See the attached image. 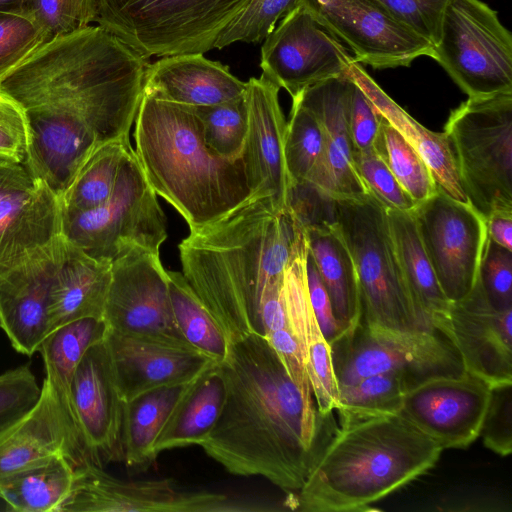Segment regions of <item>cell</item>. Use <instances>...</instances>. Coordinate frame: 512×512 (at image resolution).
Masks as SVG:
<instances>
[{"label":"cell","instance_id":"1","mask_svg":"<svg viewBox=\"0 0 512 512\" xmlns=\"http://www.w3.org/2000/svg\"><path fill=\"white\" fill-rule=\"evenodd\" d=\"M219 366L225 400L200 447L232 475L263 477L289 494L297 492L321 433L314 398L296 386L261 333L229 342Z\"/></svg>","mask_w":512,"mask_h":512},{"label":"cell","instance_id":"2","mask_svg":"<svg viewBox=\"0 0 512 512\" xmlns=\"http://www.w3.org/2000/svg\"><path fill=\"white\" fill-rule=\"evenodd\" d=\"M303 233L290 209L277 208L271 197H250L180 242L181 273L228 343L262 334V304L283 284Z\"/></svg>","mask_w":512,"mask_h":512},{"label":"cell","instance_id":"3","mask_svg":"<svg viewBox=\"0 0 512 512\" xmlns=\"http://www.w3.org/2000/svg\"><path fill=\"white\" fill-rule=\"evenodd\" d=\"M149 63L100 26L53 38L0 80L23 109L45 105L85 118L102 143L129 137Z\"/></svg>","mask_w":512,"mask_h":512},{"label":"cell","instance_id":"4","mask_svg":"<svg viewBox=\"0 0 512 512\" xmlns=\"http://www.w3.org/2000/svg\"><path fill=\"white\" fill-rule=\"evenodd\" d=\"M340 425L317 442L293 509L359 512L412 482L439 460L442 448L399 412H340Z\"/></svg>","mask_w":512,"mask_h":512},{"label":"cell","instance_id":"5","mask_svg":"<svg viewBox=\"0 0 512 512\" xmlns=\"http://www.w3.org/2000/svg\"><path fill=\"white\" fill-rule=\"evenodd\" d=\"M134 123V152L149 185L189 229L250 198L241 157H221L206 144L193 107L143 94Z\"/></svg>","mask_w":512,"mask_h":512},{"label":"cell","instance_id":"6","mask_svg":"<svg viewBox=\"0 0 512 512\" xmlns=\"http://www.w3.org/2000/svg\"><path fill=\"white\" fill-rule=\"evenodd\" d=\"M330 219L353 261L361 322L392 332L432 331L417 311L395 251L386 208L370 193L329 201Z\"/></svg>","mask_w":512,"mask_h":512},{"label":"cell","instance_id":"7","mask_svg":"<svg viewBox=\"0 0 512 512\" xmlns=\"http://www.w3.org/2000/svg\"><path fill=\"white\" fill-rule=\"evenodd\" d=\"M444 133L471 206L485 220L512 213V92L468 97Z\"/></svg>","mask_w":512,"mask_h":512},{"label":"cell","instance_id":"8","mask_svg":"<svg viewBox=\"0 0 512 512\" xmlns=\"http://www.w3.org/2000/svg\"><path fill=\"white\" fill-rule=\"evenodd\" d=\"M250 0H96L98 26L143 58L214 49Z\"/></svg>","mask_w":512,"mask_h":512},{"label":"cell","instance_id":"9","mask_svg":"<svg viewBox=\"0 0 512 512\" xmlns=\"http://www.w3.org/2000/svg\"><path fill=\"white\" fill-rule=\"evenodd\" d=\"M62 235L88 255L109 262L134 247L159 253L168 236L166 218L132 147L110 198L93 209L62 214Z\"/></svg>","mask_w":512,"mask_h":512},{"label":"cell","instance_id":"10","mask_svg":"<svg viewBox=\"0 0 512 512\" xmlns=\"http://www.w3.org/2000/svg\"><path fill=\"white\" fill-rule=\"evenodd\" d=\"M468 97L512 92V36L481 0H449L432 56Z\"/></svg>","mask_w":512,"mask_h":512},{"label":"cell","instance_id":"11","mask_svg":"<svg viewBox=\"0 0 512 512\" xmlns=\"http://www.w3.org/2000/svg\"><path fill=\"white\" fill-rule=\"evenodd\" d=\"M227 494L184 487L172 479L121 480L88 460L74 466L71 487L57 512L263 511Z\"/></svg>","mask_w":512,"mask_h":512},{"label":"cell","instance_id":"12","mask_svg":"<svg viewBox=\"0 0 512 512\" xmlns=\"http://www.w3.org/2000/svg\"><path fill=\"white\" fill-rule=\"evenodd\" d=\"M437 332H392L362 322L331 346L338 385L386 372H403L417 384L435 376L464 372L455 348Z\"/></svg>","mask_w":512,"mask_h":512},{"label":"cell","instance_id":"13","mask_svg":"<svg viewBox=\"0 0 512 512\" xmlns=\"http://www.w3.org/2000/svg\"><path fill=\"white\" fill-rule=\"evenodd\" d=\"M439 285L450 302L474 287L487 241L485 219L439 187L411 211Z\"/></svg>","mask_w":512,"mask_h":512},{"label":"cell","instance_id":"14","mask_svg":"<svg viewBox=\"0 0 512 512\" xmlns=\"http://www.w3.org/2000/svg\"><path fill=\"white\" fill-rule=\"evenodd\" d=\"M103 321L109 331L192 347L174 320L159 253L145 248L134 247L112 261Z\"/></svg>","mask_w":512,"mask_h":512},{"label":"cell","instance_id":"15","mask_svg":"<svg viewBox=\"0 0 512 512\" xmlns=\"http://www.w3.org/2000/svg\"><path fill=\"white\" fill-rule=\"evenodd\" d=\"M262 74L291 96L322 81L346 75L353 55L302 4L264 39Z\"/></svg>","mask_w":512,"mask_h":512},{"label":"cell","instance_id":"16","mask_svg":"<svg viewBox=\"0 0 512 512\" xmlns=\"http://www.w3.org/2000/svg\"><path fill=\"white\" fill-rule=\"evenodd\" d=\"M301 4L343 41L358 63L374 69L407 67L432 56V45L374 0H302Z\"/></svg>","mask_w":512,"mask_h":512},{"label":"cell","instance_id":"17","mask_svg":"<svg viewBox=\"0 0 512 512\" xmlns=\"http://www.w3.org/2000/svg\"><path fill=\"white\" fill-rule=\"evenodd\" d=\"M492 387L463 372L412 386L399 413L441 448H465L480 435Z\"/></svg>","mask_w":512,"mask_h":512},{"label":"cell","instance_id":"18","mask_svg":"<svg viewBox=\"0 0 512 512\" xmlns=\"http://www.w3.org/2000/svg\"><path fill=\"white\" fill-rule=\"evenodd\" d=\"M64 247L61 234L0 268V328L23 355L37 352L50 333L51 288Z\"/></svg>","mask_w":512,"mask_h":512},{"label":"cell","instance_id":"19","mask_svg":"<svg viewBox=\"0 0 512 512\" xmlns=\"http://www.w3.org/2000/svg\"><path fill=\"white\" fill-rule=\"evenodd\" d=\"M512 308L496 309L480 281L462 299L450 302L437 329L458 353L465 372L491 387L512 384Z\"/></svg>","mask_w":512,"mask_h":512},{"label":"cell","instance_id":"20","mask_svg":"<svg viewBox=\"0 0 512 512\" xmlns=\"http://www.w3.org/2000/svg\"><path fill=\"white\" fill-rule=\"evenodd\" d=\"M71 404L86 459L100 467L122 461L124 401L105 338L91 346L78 364L71 383Z\"/></svg>","mask_w":512,"mask_h":512},{"label":"cell","instance_id":"21","mask_svg":"<svg viewBox=\"0 0 512 512\" xmlns=\"http://www.w3.org/2000/svg\"><path fill=\"white\" fill-rule=\"evenodd\" d=\"M353 85L346 74L317 83L296 96L322 128L323 154L306 184L324 200L360 199L369 193L353 164L349 132Z\"/></svg>","mask_w":512,"mask_h":512},{"label":"cell","instance_id":"22","mask_svg":"<svg viewBox=\"0 0 512 512\" xmlns=\"http://www.w3.org/2000/svg\"><path fill=\"white\" fill-rule=\"evenodd\" d=\"M280 87L263 74L246 82L247 134L241 151L250 197H271L276 207L289 209L284 142L287 122L279 103Z\"/></svg>","mask_w":512,"mask_h":512},{"label":"cell","instance_id":"23","mask_svg":"<svg viewBox=\"0 0 512 512\" xmlns=\"http://www.w3.org/2000/svg\"><path fill=\"white\" fill-rule=\"evenodd\" d=\"M24 110L29 128L24 164L60 198L89 156L104 143L79 114L45 105Z\"/></svg>","mask_w":512,"mask_h":512},{"label":"cell","instance_id":"24","mask_svg":"<svg viewBox=\"0 0 512 512\" xmlns=\"http://www.w3.org/2000/svg\"><path fill=\"white\" fill-rule=\"evenodd\" d=\"M105 344L124 402L156 388L189 383L219 363L193 347L109 330Z\"/></svg>","mask_w":512,"mask_h":512},{"label":"cell","instance_id":"25","mask_svg":"<svg viewBox=\"0 0 512 512\" xmlns=\"http://www.w3.org/2000/svg\"><path fill=\"white\" fill-rule=\"evenodd\" d=\"M56 454L75 466L87 460L77 430L44 378L34 406L0 433V479Z\"/></svg>","mask_w":512,"mask_h":512},{"label":"cell","instance_id":"26","mask_svg":"<svg viewBox=\"0 0 512 512\" xmlns=\"http://www.w3.org/2000/svg\"><path fill=\"white\" fill-rule=\"evenodd\" d=\"M307 254L304 230L285 269L283 291L289 326L302 353L318 413L326 418L337 407L338 383L331 347L319 328L309 299Z\"/></svg>","mask_w":512,"mask_h":512},{"label":"cell","instance_id":"27","mask_svg":"<svg viewBox=\"0 0 512 512\" xmlns=\"http://www.w3.org/2000/svg\"><path fill=\"white\" fill-rule=\"evenodd\" d=\"M246 82L231 74L228 66L202 53L164 56L149 64L143 94L177 104L200 107L238 99Z\"/></svg>","mask_w":512,"mask_h":512},{"label":"cell","instance_id":"28","mask_svg":"<svg viewBox=\"0 0 512 512\" xmlns=\"http://www.w3.org/2000/svg\"><path fill=\"white\" fill-rule=\"evenodd\" d=\"M111 266L112 262L88 255L65 238L63 258L51 288L50 332L79 319L103 320Z\"/></svg>","mask_w":512,"mask_h":512},{"label":"cell","instance_id":"29","mask_svg":"<svg viewBox=\"0 0 512 512\" xmlns=\"http://www.w3.org/2000/svg\"><path fill=\"white\" fill-rule=\"evenodd\" d=\"M380 114L417 151L437 186L451 198L470 204L461 185L455 157L444 132H434L410 116L354 61L347 72ZM471 205V204H470Z\"/></svg>","mask_w":512,"mask_h":512},{"label":"cell","instance_id":"30","mask_svg":"<svg viewBox=\"0 0 512 512\" xmlns=\"http://www.w3.org/2000/svg\"><path fill=\"white\" fill-rule=\"evenodd\" d=\"M62 234L59 198L40 180L0 206V268Z\"/></svg>","mask_w":512,"mask_h":512},{"label":"cell","instance_id":"31","mask_svg":"<svg viewBox=\"0 0 512 512\" xmlns=\"http://www.w3.org/2000/svg\"><path fill=\"white\" fill-rule=\"evenodd\" d=\"M309 253L346 335L361 323V302L350 252L331 219L303 226Z\"/></svg>","mask_w":512,"mask_h":512},{"label":"cell","instance_id":"32","mask_svg":"<svg viewBox=\"0 0 512 512\" xmlns=\"http://www.w3.org/2000/svg\"><path fill=\"white\" fill-rule=\"evenodd\" d=\"M225 393V380L218 363L200 374L176 404L156 438L154 455L200 446L217 423Z\"/></svg>","mask_w":512,"mask_h":512},{"label":"cell","instance_id":"33","mask_svg":"<svg viewBox=\"0 0 512 512\" xmlns=\"http://www.w3.org/2000/svg\"><path fill=\"white\" fill-rule=\"evenodd\" d=\"M399 264L414 305L430 326L437 329L445 320L450 301L443 293L429 262L411 212L386 209Z\"/></svg>","mask_w":512,"mask_h":512},{"label":"cell","instance_id":"34","mask_svg":"<svg viewBox=\"0 0 512 512\" xmlns=\"http://www.w3.org/2000/svg\"><path fill=\"white\" fill-rule=\"evenodd\" d=\"M193 381L156 388L124 402L122 462L128 470L144 471L156 461L153 452L156 438Z\"/></svg>","mask_w":512,"mask_h":512},{"label":"cell","instance_id":"35","mask_svg":"<svg viewBox=\"0 0 512 512\" xmlns=\"http://www.w3.org/2000/svg\"><path fill=\"white\" fill-rule=\"evenodd\" d=\"M106 332L107 326L103 320L79 319L52 330L38 348L44 361L45 378L52 386L63 411L76 430L71 404L72 379L87 350L102 341Z\"/></svg>","mask_w":512,"mask_h":512},{"label":"cell","instance_id":"36","mask_svg":"<svg viewBox=\"0 0 512 512\" xmlns=\"http://www.w3.org/2000/svg\"><path fill=\"white\" fill-rule=\"evenodd\" d=\"M73 462L63 454L50 456L0 479V498L11 511L57 512L67 497Z\"/></svg>","mask_w":512,"mask_h":512},{"label":"cell","instance_id":"37","mask_svg":"<svg viewBox=\"0 0 512 512\" xmlns=\"http://www.w3.org/2000/svg\"><path fill=\"white\" fill-rule=\"evenodd\" d=\"M129 137L98 146L59 198L62 214H75L105 203L112 195L127 150Z\"/></svg>","mask_w":512,"mask_h":512},{"label":"cell","instance_id":"38","mask_svg":"<svg viewBox=\"0 0 512 512\" xmlns=\"http://www.w3.org/2000/svg\"><path fill=\"white\" fill-rule=\"evenodd\" d=\"M167 274L173 316L181 334L196 350L221 363L228 351L223 331L183 274L170 270Z\"/></svg>","mask_w":512,"mask_h":512},{"label":"cell","instance_id":"39","mask_svg":"<svg viewBox=\"0 0 512 512\" xmlns=\"http://www.w3.org/2000/svg\"><path fill=\"white\" fill-rule=\"evenodd\" d=\"M373 148L417 203L437 192L438 186L421 156L384 117Z\"/></svg>","mask_w":512,"mask_h":512},{"label":"cell","instance_id":"40","mask_svg":"<svg viewBox=\"0 0 512 512\" xmlns=\"http://www.w3.org/2000/svg\"><path fill=\"white\" fill-rule=\"evenodd\" d=\"M323 146V132L317 118L297 97L293 98L284 142L290 187L309 182L322 157Z\"/></svg>","mask_w":512,"mask_h":512},{"label":"cell","instance_id":"41","mask_svg":"<svg viewBox=\"0 0 512 512\" xmlns=\"http://www.w3.org/2000/svg\"><path fill=\"white\" fill-rule=\"evenodd\" d=\"M417 383L403 372H386L338 385L335 410L349 413H397L405 393Z\"/></svg>","mask_w":512,"mask_h":512},{"label":"cell","instance_id":"42","mask_svg":"<svg viewBox=\"0 0 512 512\" xmlns=\"http://www.w3.org/2000/svg\"><path fill=\"white\" fill-rule=\"evenodd\" d=\"M193 109L206 144L221 157H240L248 125L244 95L232 101Z\"/></svg>","mask_w":512,"mask_h":512},{"label":"cell","instance_id":"43","mask_svg":"<svg viewBox=\"0 0 512 512\" xmlns=\"http://www.w3.org/2000/svg\"><path fill=\"white\" fill-rule=\"evenodd\" d=\"M302 0H250L224 28L214 48L222 49L235 42L257 43L264 40L276 23L301 5Z\"/></svg>","mask_w":512,"mask_h":512},{"label":"cell","instance_id":"44","mask_svg":"<svg viewBox=\"0 0 512 512\" xmlns=\"http://www.w3.org/2000/svg\"><path fill=\"white\" fill-rule=\"evenodd\" d=\"M47 41L31 17L0 12V80Z\"/></svg>","mask_w":512,"mask_h":512},{"label":"cell","instance_id":"45","mask_svg":"<svg viewBox=\"0 0 512 512\" xmlns=\"http://www.w3.org/2000/svg\"><path fill=\"white\" fill-rule=\"evenodd\" d=\"M353 164L367 191L386 209L411 212L417 206L374 148L353 151Z\"/></svg>","mask_w":512,"mask_h":512},{"label":"cell","instance_id":"46","mask_svg":"<svg viewBox=\"0 0 512 512\" xmlns=\"http://www.w3.org/2000/svg\"><path fill=\"white\" fill-rule=\"evenodd\" d=\"M96 15V0H33L30 13L48 41L90 26Z\"/></svg>","mask_w":512,"mask_h":512},{"label":"cell","instance_id":"47","mask_svg":"<svg viewBox=\"0 0 512 512\" xmlns=\"http://www.w3.org/2000/svg\"><path fill=\"white\" fill-rule=\"evenodd\" d=\"M40 393L41 387L28 365L0 374V433L29 411Z\"/></svg>","mask_w":512,"mask_h":512},{"label":"cell","instance_id":"48","mask_svg":"<svg viewBox=\"0 0 512 512\" xmlns=\"http://www.w3.org/2000/svg\"><path fill=\"white\" fill-rule=\"evenodd\" d=\"M478 280L492 306L512 308V251L487 238Z\"/></svg>","mask_w":512,"mask_h":512},{"label":"cell","instance_id":"49","mask_svg":"<svg viewBox=\"0 0 512 512\" xmlns=\"http://www.w3.org/2000/svg\"><path fill=\"white\" fill-rule=\"evenodd\" d=\"M397 21L428 41L438 43L441 23L449 0H374Z\"/></svg>","mask_w":512,"mask_h":512},{"label":"cell","instance_id":"50","mask_svg":"<svg viewBox=\"0 0 512 512\" xmlns=\"http://www.w3.org/2000/svg\"><path fill=\"white\" fill-rule=\"evenodd\" d=\"M512 384L492 387L480 435L484 445L500 456L512 451Z\"/></svg>","mask_w":512,"mask_h":512},{"label":"cell","instance_id":"51","mask_svg":"<svg viewBox=\"0 0 512 512\" xmlns=\"http://www.w3.org/2000/svg\"><path fill=\"white\" fill-rule=\"evenodd\" d=\"M28 141L29 128L25 110L0 91V161L24 164Z\"/></svg>","mask_w":512,"mask_h":512},{"label":"cell","instance_id":"52","mask_svg":"<svg viewBox=\"0 0 512 512\" xmlns=\"http://www.w3.org/2000/svg\"><path fill=\"white\" fill-rule=\"evenodd\" d=\"M382 120L377 108L354 83L349 108V132L354 151L373 148Z\"/></svg>","mask_w":512,"mask_h":512},{"label":"cell","instance_id":"53","mask_svg":"<svg viewBox=\"0 0 512 512\" xmlns=\"http://www.w3.org/2000/svg\"><path fill=\"white\" fill-rule=\"evenodd\" d=\"M306 279L310 303L319 328L330 347L346 336L337 321L328 293L309 253L306 258Z\"/></svg>","mask_w":512,"mask_h":512},{"label":"cell","instance_id":"54","mask_svg":"<svg viewBox=\"0 0 512 512\" xmlns=\"http://www.w3.org/2000/svg\"><path fill=\"white\" fill-rule=\"evenodd\" d=\"M37 182L25 164L0 161V206L31 190Z\"/></svg>","mask_w":512,"mask_h":512},{"label":"cell","instance_id":"55","mask_svg":"<svg viewBox=\"0 0 512 512\" xmlns=\"http://www.w3.org/2000/svg\"><path fill=\"white\" fill-rule=\"evenodd\" d=\"M485 222L488 238L512 251V213H495Z\"/></svg>","mask_w":512,"mask_h":512},{"label":"cell","instance_id":"56","mask_svg":"<svg viewBox=\"0 0 512 512\" xmlns=\"http://www.w3.org/2000/svg\"><path fill=\"white\" fill-rule=\"evenodd\" d=\"M33 0H0V12L30 17Z\"/></svg>","mask_w":512,"mask_h":512}]
</instances>
